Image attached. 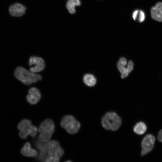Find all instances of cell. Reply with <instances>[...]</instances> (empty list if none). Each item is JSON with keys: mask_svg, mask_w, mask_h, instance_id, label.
<instances>
[{"mask_svg": "<svg viewBox=\"0 0 162 162\" xmlns=\"http://www.w3.org/2000/svg\"><path fill=\"white\" fill-rule=\"evenodd\" d=\"M139 16L138 20L140 22H142L145 18V16L144 13L142 10H140L139 11Z\"/></svg>", "mask_w": 162, "mask_h": 162, "instance_id": "obj_22", "label": "cell"}, {"mask_svg": "<svg viewBox=\"0 0 162 162\" xmlns=\"http://www.w3.org/2000/svg\"><path fill=\"white\" fill-rule=\"evenodd\" d=\"M55 125L53 121L50 119H46L40 124L38 131L40 133L43 131H48L52 134L54 131Z\"/></svg>", "mask_w": 162, "mask_h": 162, "instance_id": "obj_9", "label": "cell"}, {"mask_svg": "<svg viewBox=\"0 0 162 162\" xmlns=\"http://www.w3.org/2000/svg\"><path fill=\"white\" fill-rule=\"evenodd\" d=\"M158 138L159 141L162 142V129L158 132Z\"/></svg>", "mask_w": 162, "mask_h": 162, "instance_id": "obj_24", "label": "cell"}, {"mask_svg": "<svg viewBox=\"0 0 162 162\" xmlns=\"http://www.w3.org/2000/svg\"><path fill=\"white\" fill-rule=\"evenodd\" d=\"M126 63V59L125 58L122 57L120 59L117 65L118 69L122 73L121 77L122 78L126 77L129 74L127 68L125 67Z\"/></svg>", "mask_w": 162, "mask_h": 162, "instance_id": "obj_13", "label": "cell"}, {"mask_svg": "<svg viewBox=\"0 0 162 162\" xmlns=\"http://www.w3.org/2000/svg\"><path fill=\"white\" fill-rule=\"evenodd\" d=\"M83 81L86 85L89 86H94L96 82V79L94 76L89 74H86L84 76Z\"/></svg>", "mask_w": 162, "mask_h": 162, "instance_id": "obj_17", "label": "cell"}, {"mask_svg": "<svg viewBox=\"0 0 162 162\" xmlns=\"http://www.w3.org/2000/svg\"><path fill=\"white\" fill-rule=\"evenodd\" d=\"M151 16L153 19L159 22H162V12L155 6L151 8Z\"/></svg>", "mask_w": 162, "mask_h": 162, "instance_id": "obj_16", "label": "cell"}, {"mask_svg": "<svg viewBox=\"0 0 162 162\" xmlns=\"http://www.w3.org/2000/svg\"><path fill=\"white\" fill-rule=\"evenodd\" d=\"M48 154L54 155L59 158L64 153V150L60 147L59 142L56 140H51L46 143Z\"/></svg>", "mask_w": 162, "mask_h": 162, "instance_id": "obj_4", "label": "cell"}, {"mask_svg": "<svg viewBox=\"0 0 162 162\" xmlns=\"http://www.w3.org/2000/svg\"><path fill=\"white\" fill-rule=\"evenodd\" d=\"M134 67V64L132 61L130 60L129 61L127 68V70L129 74L133 70Z\"/></svg>", "mask_w": 162, "mask_h": 162, "instance_id": "obj_21", "label": "cell"}, {"mask_svg": "<svg viewBox=\"0 0 162 162\" xmlns=\"http://www.w3.org/2000/svg\"><path fill=\"white\" fill-rule=\"evenodd\" d=\"M80 0H68L66 8L70 13L74 14L76 12L75 6H80Z\"/></svg>", "mask_w": 162, "mask_h": 162, "instance_id": "obj_14", "label": "cell"}, {"mask_svg": "<svg viewBox=\"0 0 162 162\" xmlns=\"http://www.w3.org/2000/svg\"><path fill=\"white\" fill-rule=\"evenodd\" d=\"M147 129L146 126L143 122H140L137 123L134 128V132L139 135L144 134Z\"/></svg>", "mask_w": 162, "mask_h": 162, "instance_id": "obj_15", "label": "cell"}, {"mask_svg": "<svg viewBox=\"0 0 162 162\" xmlns=\"http://www.w3.org/2000/svg\"><path fill=\"white\" fill-rule=\"evenodd\" d=\"M80 126L79 122L75 119L69 123L64 129L68 133L74 134L78 132Z\"/></svg>", "mask_w": 162, "mask_h": 162, "instance_id": "obj_12", "label": "cell"}, {"mask_svg": "<svg viewBox=\"0 0 162 162\" xmlns=\"http://www.w3.org/2000/svg\"><path fill=\"white\" fill-rule=\"evenodd\" d=\"M20 152L23 156L27 157H36L38 155L37 151L31 148V145L28 142L26 143L22 148Z\"/></svg>", "mask_w": 162, "mask_h": 162, "instance_id": "obj_10", "label": "cell"}, {"mask_svg": "<svg viewBox=\"0 0 162 162\" xmlns=\"http://www.w3.org/2000/svg\"><path fill=\"white\" fill-rule=\"evenodd\" d=\"M155 141V138L151 134H148L143 139L141 143L142 150L141 155L144 156L152 149Z\"/></svg>", "mask_w": 162, "mask_h": 162, "instance_id": "obj_5", "label": "cell"}, {"mask_svg": "<svg viewBox=\"0 0 162 162\" xmlns=\"http://www.w3.org/2000/svg\"><path fill=\"white\" fill-rule=\"evenodd\" d=\"M14 75L18 80L27 85L35 83L42 79L40 75L30 72L21 67H18L16 68Z\"/></svg>", "mask_w": 162, "mask_h": 162, "instance_id": "obj_1", "label": "cell"}, {"mask_svg": "<svg viewBox=\"0 0 162 162\" xmlns=\"http://www.w3.org/2000/svg\"><path fill=\"white\" fill-rule=\"evenodd\" d=\"M74 116L69 115L64 116L62 118L60 124L61 127L63 128H65L67 124L72 120L75 119Z\"/></svg>", "mask_w": 162, "mask_h": 162, "instance_id": "obj_19", "label": "cell"}, {"mask_svg": "<svg viewBox=\"0 0 162 162\" xmlns=\"http://www.w3.org/2000/svg\"><path fill=\"white\" fill-rule=\"evenodd\" d=\"M122 120L120 117L115 112H112L106 113L102 117L101 124L103 128L106 130L116 131L120 126Z\"/></svg>", "mask_w": 162, "mask_h": 162, "instance_id": "obj_2", "label": "cell"}, {"mask_svg": "<svg viewBox=\"0 0 162 162\" xmlns=\"http://www.w3.org/2000/svg\"><path fill=\"white\" fill-rule=\"evenodd\" d=\"M38 136V139L41 142L46 143L50 139L52 134L48 131H43Z\"/></svg>", "mask_w": 162, "mask_h": 162, "instance_id": "obj_18", "label": "cell"}, {"mask_svg": "<svg viewBox=\"0 0 162 162\" xmlns=\"http://www.w3.org/2000/svg\"><path fill=\"white\" fill-rule=\"evenodd\" d=\"M138 13H139V11L137 10H135L133 12V15H132V17L134 20H136L137 18V16Z\"/></svg>", "mask_w": 162, "mask_h": 162, "instance_id": "obj_25", "label": "cell"}, {"mask_svg": "<svg viewBox=\"0 0 162 162\" xmlns=\"http://www.w3.org/2000/svg\"><path fill=\"white\" fill-rule=\"evenodd\" d=\"M31 123L30 120L24 119L18 124L17 128L20 130L19 136L22 139H25L29 135H30L33 125Z\"/></svg>", "mask_w": 162, "mask_h": 162, "instance_id": "obj_3", "label": "cell"}, {"mask_svg": "<svg viewBox=\"0 0 162 162\" xmlns=\"http://www.w3.org/2000/svg\"><path fill=\"white\" fill-rule=\"evenodd\" d=\"M155 7L162 12V2H158Z\"/></svg>", "mask_w": 162, "mask_h": 162, "instance_id": "obj_23", "label": "cell"}, {"mask_svg": "<svg viewBox=\"0 0 162 162\" xmlns=\"http://www.w3.org/2000/svg\"><path fill=\"white\" fill-rule=\"evenodd\" d=\"M29 66H34L30 69V71L36 73L42 70L45 68V63L44 60L41 58L34 56L31 57L29 60Z\"/></svg>", "mask_w": 162, "mask_h": 162, "instance_id": "obj_6", "label": "cell"}, {"mask_svg": "<svg viewBox=\"0 0 162 162\" xmlns=\"http://www.w3.org/2000/svg\"><path fill=\"white\" fill-rule=\"evenodd\" d=\"M26 10V8L22 5L16 3L9 7V11L11 16L20 17L22 16L25 13Z\"/></svg>", "mask_w": 162, "mask_h": 162, "instance_id": "obj_8", "label": "cell"}, {"mask_svg": "<svg viewBox=\"0 0 162 162\" xmlns=\"http://www.w3.org/2000/svg\"><path fill=\"white\" fill-rule=\"evenodd\" d=\"M29 94L27 95L28 102L31 104H35L40 100L41 94L39 90L36 88L32 87L28 91Z\"/></svg>", "mask_w": 162, "mask_h": 162, "instance_id": "obj_7", "label": "cell"}, {"mask_svg": "<svg viewBox=\"0 0 162 162\" xmlns=\"http://www.w3.org/2000/svg\"><path fill=\"white\" fill-rule=\"evenodd\" d=\"M59 158L56 157L53 155L48 154L45 161L47 162H58L59 160Z\"/></svg>", "mask_w": 162, "mask_h": 162, "instance_id": "obj_20", "label": "cell"}, {"mask_svg": "<svg viewBox=\"0 0 162 162\" xmlns=\"http://www.w3.org/2000/svg\"><path fill=\"white\" fill-rule=\"evenodd\" d=\"M36 146L37 148L40 150V154L38 157V160L44 161L46 160V156L48 154V149L46 143L45 142L36 143Z\"/></svg>", "mask_w": 162, "mask_h": 162, "instance_id": "obj_11", "label": "cell"}]
</instances>
